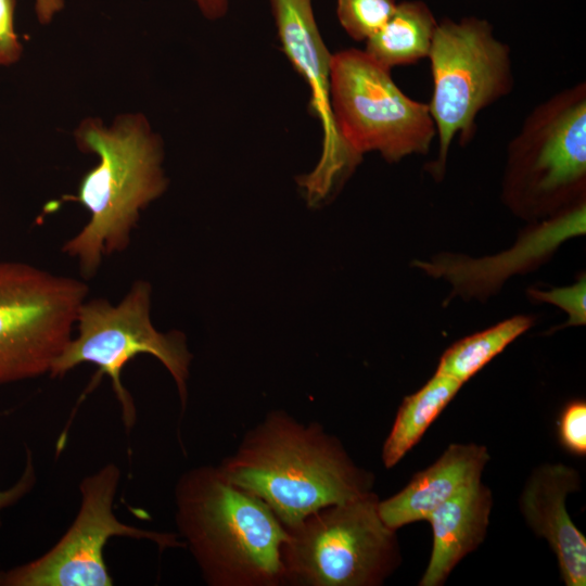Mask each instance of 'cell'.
<instances>
[{"instance_id":"obj_1","label":"cell","mask_w":586,"mask_h":586,"mask_svg":"<svg viewBox=\"0 0 586 586\" xmlns=\"http://www.w3.org/2000/svg\"><path fill=\"white\" fill-rule=\"evenodd\" d=\"M217 467L263 500L286 530L321 508L372 492L374 482L319 423L300 422L283 410L270 411Z\"/></svg>"},{"instance_id":"obj_2","label":"cell","mask_w":586,"mask_h":586,"mask_svg":"<svg viewBox=\"0 0 586 586\" xmlns=\"http://www.w3.org/2000/svg\"><path fill=\"white\" fill-rule=\"evenodd\" d=\"M74 138L98 164L80 179L75 195L63 201L80 203L89 213L87 224L62 246L76 259L84 278L93 277L106 255L127 250L141 212L167 188L164 149L141 113H126L107 126L98 117L81 120Z\"/></svg>"},{"instance_id":"obj_3","label":"cell","mask_w":586,"mask_h":586,"mask_svg":"<svg viewBox=\"0 0 586 586\" xmlns=\"http://www.w3.org/2000/svg\"><path fill=\"white\" fill-rule=\"evenodd\" d=\"M176 525L211 586L286 584L288 531L258 497L230 483L218 467L186 471L175 487Z\"/></svg>"},{"instance_id":"obj_4","label":"cell","mask_w":586,"mask_h":586,"mask_svg":"<svg viewBox=\"0 0 586 586\" xmlns=\"http://www.w3.org/2000/svg\"><path fill=\"white\" fill-rule=\"evenodd\" d=\"M586 85L537 105L508 146L505 204L524 219H545L585 202Z\"/></svg>"},{"instance_id":"obj_5","label":"cell","mask_w":586,"mask_h":586,"mask_svg":"<svg viewBox=\"0 0 586 586\" xmlns=\"http://www.w3.org/2000/svg\"><path fill=\"white\" fill-rule=\"evenodd\" d=\"M378 505L370 492L321 508L286 530V584L381 585L399 565L400 551L396 531L383 522Z\"/></svg>"},{"instance_id":"obj_6","label":"cell","mask_w":586,"mask_h":586,"mask_svg":"<svg viewBox=\"0 0 586 586\" xmlns=\"http://www.w3.org/2000/svg\"><path fill=\"white\" fill-rule=\"evenodd\" d=\"M151 296L152 285L137 280L117 305L104 298L86 300L78 310L76 336L73 335L49 373L58 378L81 364L95 365L100 377L106 374L111 379L127 429L135 423L136 408L120 375L138 355H152L164 365L177 385L182 410L188 398L192 355L186 336L179 331L162 333L154 328Z\"/></svg>"},{"instance_id":"obj_7","label":"cell","mask_w":586,"mask_h":586,"mask_svg":"<svg viewBox=\"0 0 586 586\" xmlns=\"http://www.w3.org/2000/svg\"><path fill=\"white\" fill-rule=\"evenodd\" d=\"M428 59L433 81L428 106L438 138L430 171L441 178L454 139L468 143L479 113L509 94L514 81L510 48L485 20L437 23Z\"/></svg>"},{"instance_id":"obj_8","label":"cell","mask_w":586,"mask_h":586,"mask_svg":"<svg viewBox=\"0 0 586 586\" xmlns=\"http://www.w3.org/2000/svg\"><path fill=\"white\" fill-rule=\"evenodd\" d=\"M330 100L339 138L356 164L372 151L390 163L426 154L436 137L428 103L407 97L364 50L331 55Z\"/></svg>"},{"instance_id":"obj_9","label":"cell","mask_w":586,"mask_h":586,"mask_svg":"<svg viewBox=\"0 0 586 586\" xmlns=\"http://www.w3.org/2000/svg\"><path fill=\"white\" fill-rule=\"evenodd\" d=\"M88 291L80 279L0 260V385L50 373Z\"/></svg>"},{"instance_id":"obj_10","label":"cell","mask_w":586,"mask_h":586,"mask_svg":"<svg viewBox=\"0 0 586 586\" xmlns=\"http://www.w3.org/2000/svg\"><path fill=\"white\" fill-rule=\"evenodd\" d=\"M120 470L107 463L79 484L78 513L60 540L42 556L0 571V586H111L103 550L112 537L150 540L160 550L184 547L174 533L143 530L120 522L113 504Z\"/></svg>"},{"instance_id":"obj_11","label":"cell","mask_w":586,"mask_h":586,"mask_svg":"<svg viewBox=\"0 0 586 586\" xmlns=\"http://www.w3.org/2000/svg\"><path fill=\"white\" fill-rule=\"evenodd\" d=\"M283 51L310 88V110L322 126V154L317 167L298 180L309 204L326 200L357 165L344 149L330 100V62L313 12L311 0H271Z\"/></svg>"},{"instance_id":"obj_12","label":"cell","mask_w":586,"mask_h":586,"mask_svg":"<svg viewBox=\"0 0 586 586\" xmlns=\"http://www.w3.org/2000/svg\"><path fill=\"white\" fill-rule=\"evenodd\" d=\"M586 203L545 218L524 231L513 247L494 256L472 258L441 254L415 266L429 276L444 278L453 296L485 298L513 275L530 271L547 260L566 239L585 233Z\"/></svg>"},{"instance_id":"obj_13","label":"cell","mask_w":586,"mask_h":586,"mask_svg":"<svg viewBox=\"0 0 586 586\" xmlns=\"http://www.w3.org/2000/svg\"><path fill=\"white\" fill-rule=\"evenodd\" d=\"M581 488L578 472L562 463H546L530 475L520 510L531 530L555 552L566 586L586 584V538L570 518L565 500Z\"/></svg>"},{"instance_id":"obj_14","label":"cell","mask_w":586,"mask_h":586,"mask_svg":"<svg viewBox=\"0 0 586 586\" xmlns=\"http://www.w3.org/2000/svg\"><path fill=\"white\" fill-rule=\"evenodd\" d=\"M489 460L487 448L474 443L450 444L426 469L416 473L397 494L379 500V513L392 530L423 521L443 502L481 480Z\"/></svg>"},{"instance_id":"obj_15","label":"cell","mask_w":586,"mask_h":586,"mask_svg":"<svg viewBox=\"0 0 586 586\" xmlns=\"http://www.w3.org/2000/svg\"><path fill=\"white\" fill-rule=\"evenodd\" d=\"M493 506L489 488L481 480L438 506L426 519L432 526L430 562L420 586L443 585L457 563L484 540Z\"/></svg>"},{"instance_id":"obj_16","label":"cell","mask_w":586,"mask_h":586,"mask_svg":"<svg viewBox=\"0 0 586 586\" xmlns=\"http://www.w3.org/2000/svg\"><path fill=\"white\" fill-rule=\"evenodd\" d=\"M437 22L421 1H405L387 22L366 41L365 52L391 71L428 58Z\"/></svg>"},{"instance_id":"obj_17","label":"cell","mask_w":586,"mask_h":586,"mask_svg":"<svg viewBox=\"0 0 586 586\" xmlns=\"http://www.w3.org/2000/svg\"><path fill=\"white\" fill-rule=\"evenodd\" d=\"M461 385L460 381L435 372L419 391L404 398L382 447L385 468L394 467L420 441Z\"/></svg>"},{"instance_id":"obj_18","label":"cell","mask_w":586,"mask_h":586,"mask_svg":"<svg viewBox=\"0 0 586 586\" xmlns=\"http://www.w3.org/2000/svg\"><path fill=\"white\" fill-rule=\"evenodd\" d=\"M532 323L528 316H515L459 340L444 352L436 373L449 375L463 384Z\"/></svg>"},{"instance_id":"obj_19","label":"cell","mask_w":586,"mask_h":586,"mask_svg":"<svg viewBox=\"0 0 586 586\" xmlns=\"http://www.w3.org/2000/svg\"><path fill=\"white\" fill-rule=\"evenodd\" d=\"M395 8V0H337L336 15L349 37L367 41L387 22Z\"/></svg>"},{"instance_id":"obj_20","label":"cell","mask_w":586,"mask_h":586,"mask_svg":"<svg viewBox=\"0 0 586 586\" xmlns=\"http://www.w3.org/2000/svg\"><path fill=\"white\" fill-rule=\"evenodd\" d=\"M528 295L537 301L553 304L569 315L565 326H582L586 321V278L564 288H555L551 290L530 289Z\"/></svg>"},{"instance_id":"obj_21","label":"cell","mask_w":586,"mask_h":586,"mask_svg":"<svg viewBox=\"0 0 586 586\" xmlns=\"http://www.w3.org/2000/svg\"><path fill=\"white\" fill-rule=\"evenodd\" d=\"M559 438L563 447L578 456L586 454V403L570 402L559 419Z\"/></svg>"},{"instance_id":"obj_22","label":"cell","mask_w":586,"mask_h":586,"mask_svg":"<svg viewBox=\"0 0 586 586\" xmlns=\"http://www.w3.org/2000/svg\"><path fill=\"white\" fill-rule=\"evenodd\" d=\"M15 5L16 0H0V67L15 64L23 53L14 25Z\"/></svg>"},{"instance_id":"obj_23","label":"cell","mask_w":586,"mask_h":586,"mask_svg":"<svg viewBox=\"0 0 586 586\" xmlns=\"http://www.w3.org/2000/svg\"><path fill=\"white\" fill-rule=\"evenodd\" d=\"M35 483L36 472L31 453L27 450L26 466L20 479L10 487L0 489V527L2 526V514L4 510L24 498L33 489Z\"/></svg>"},{"instance_id":"obj_24","label":"cell","mask_w":586,"mask_h":586,"mask_svg":"<svg viewBox=\"0 0 586 586\" xmlns=\"http://www.w3.org/2000/svg\"><path fill=\"white\" fill-rule=\"evenodd\" d=\"M64 0H36L35 10L38 21L48 24L53 16L63 9Z\"/></svg>"},{"instance_id":"obj_25","label":"cell","mask_w":586,"mask_h":586,"mask_svg":"<svg viewBox=\"0 0 586 586\" xmlns=\"http://www.w3.org/2000/svg\"><path fill=\"white\" fill-rule=\"evenodd\" d=\"M201 12L209 20L222 17L228 9V0H193Z\"/></svg>"}]
</instances>
